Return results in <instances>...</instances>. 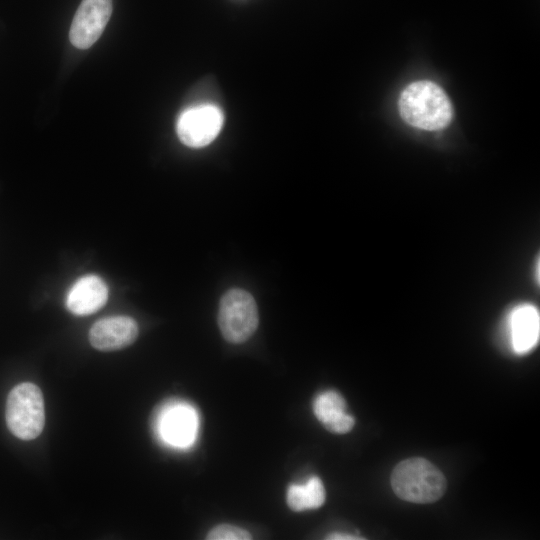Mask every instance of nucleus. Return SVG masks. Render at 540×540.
I'll return each mask as SVG.
<instances>
[{"label": "nucleus", "mask_w": 540, "mask_h": 540, "mask_svg": "<svg viewBox=\"0 0 540 540\" xmlns=\"http://www.w3.org/2000/svg\"><path fill=\"white\" fill-rule=\"evenodd\" d=\"M325 489L320 478L313 476L303 484H292L287 490V504L293 511L317 509L325 502Z\"/></svg>", "instance_id": "nucleus-12"}, {"label": "nucleus", "mask_w": 540, "mask_h": 540, "mask_svg": "<svg viewBox=\"0 0 540 540\" xmlns=\"http://www.w3.org/2000/svg\"><path fill=\"white\" fill-rule=\"evenodd\" d=\"M159 429L168 443L179 447L188 446L196 435V413L186 405L167 407L161 415Z\"/></svg>", "instance_id": "nucleus-10"}, {"label": "nucleus", "mask_w": 540, "mask_h": 540, "mask_svg": "<svg viewBox=\"0 0 540 540\" xmlns=\"http://www.w3.org/2000/svg\"><path fill=\"white\" fill-rule=\"evenodd\" d=\"M258 322L257 305L249 292L235 288L223 295L219 304L218 325L228 342H245L256 331Z\"/></svg>", "instance_id": "nucleus-4"}, {"label": "nucleus", "mask_w": 540, "mask_h": 540, "mask_svg": "<svg viewBox=\"0 0 540 540\" xmlns=\"http://www.w3.org/2000/svg\"><path fill=\"white\" fill-rule=\"evenodd\" d=\"M391 486L401 499L412 503H432L446 490V479L430 461L414 457L401 461L391 474Z\"/></svg>", "instance_id": "nucleus-2"}, {"label": "nucleus", "mask_w": 540, "mask_h": 540, "mask_svg": "<svg viewBox=\"0 0 540 540\" xmlns=\"http://www.w3.org/2000/svg\"><path fill=\"white\" fill-rule=\"evenodd\" d=\"M327 539L332 540H356V539H362L360 537H354L350 534H344V533H333L327 536Z\"/></svg>", "instance_id": "nucleus-14"}, {"label": "nucleus", "mask_w": 540, "mask_h": 540, "mask_svg": "<svg viewBox=\"0 0 540 540\" xmlns=\"http://www.w3.org/2000/svg\"><path fill=\"white\" fill-rule=\"evenodd\" d=\"M108 299L105 281L88 274L75 281L66 295V307L74 315L85 316L98 311Z\"/></svg>", "instance_id": "nucleus-9"}, {"label": "nucleus", "mask_w": 540, "mask_h": 540, "mask_svg": "<svg viewBox=\"0 0 540 540\" xmlns=\"http://www.w3.org/2000/svg\"><path fill=\"white\" fill-rule=\"evenodd\" d=\"M251 534L238 526L221 524L212 528L208 535V540H249Z\"/></svg>", "instance_id": "nucleus-13"}, {"label": "nucleus", "mask_w": 540, "mask_h": 540, "mask_svg": "<svg viewBox=\"0 0 540 540\" xmlns=\"http://www.w3.org/2000/svg\"><path fill=\"white\" fill-rule=\"evenodd\" d=\"M399 112L406 123L430 131L446 127L453 115L446 93L428 80L413 82L402 91Z\"/></svg>", "instance_id": "nucleus-1"}, {"label": "nucleus", "mask_w": 540, "mask_h": 540, "mask_svg": "<svg viewBox=\"0 0 540 540\" xmlns=\"http://www.w3.org/2000/svg\"><path fill=\"white\" fill-rule=\"evenodd\" d=\"M510 347L516 354L532 350L539 340L540 316L538 309L528 303L515 306L507 317Z\"/></svg>", "instance_id": "nucleus-8"}, {"label": "nucleus", "mask_w": 540, "mask_h": 540, "mask_svg": "<svg viewBox=\"0 0 540 540\" xmlns=\"http://www.w3.org/2000/svg\"><path fill=\"white\" fill-rule=\"evenodd\" d=\"M223 121V112L216 105H196L186 109L179 116L177 135L186 146L201 148L217 137Z\"/></svg>", "instance_id": "nucleus-5"}, {"label": "nucleus", "mask_w": 540, "mask_h": 540, "mask_svg": "<svg viewBox=\"0 0 540 540\" xmlns=\"http://www.w3.org/2000/svg\"><path fill=\"white\" fill-rule=\"evenodd\" d=\"M138 325L129 316H110L95 322L89 331L91 345L100 351H115L131 345L138 336Z\"/></svg>", "instance_id": "nucleus-7"}, {"label": "nucleus", "mask_w": 540, "mask_h": 540, "mask_svg": "<svg viewBox=\"0 0 540 540\" xmlns=\"http://www.w3.org/2000/svg\"><path fill=\"white\" fill-rule=\"evenodd\" d=\"M5 418L10 432L17 438L32 440L38 437L45 423L40 388L30 382L16 385L7 397Z\"/></svg>", "instance_id": "nucleus-3"}, {"label": "nucleus", "mask_w": 540, "mask_h": 540, "mask_svg": "<svg viewBox=\"0 0 540 540\" xmlns=\"http://www.w3.org/2000/svg\"><path fill=\"white\" fill-rule=\"evenodd\" d=\"M316 418L330 432L343 434L354 427V418L346 412V402L336 391L319 394L313 403Z\"/></svg>", "instance_id": "nucleus-11"}, {"label": "nucleus", "mask_w": 540, "mask_h": 540, "mask_svg": "<svg viewBox=\"0 0 540 540\" xmlns=\"http://www.w3.org/2000/svg\"><path fill=\"white\" fill-rule=\"evenodd\" d=\"M112 14V0H82L69 31L70 42L79 49L91 47L101 36Z\"/></svg>", "instance_id": "nucleus-6"}]
</instances>
